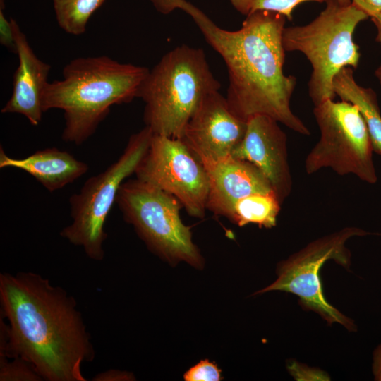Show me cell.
Here are the masks:
<instances>
[{
    "mask_svg": "<svg viewBox=\"0 0 381 381\" xmlns=\"http://www.w3.org/2000/svg\"><path fill=\"white\" fill-rule=\"evenodd\" d=\"M0 360L20 358L47 381H86L95 349L75 298L33 272L0 274Z\"/></svg>",
    "mask_w": 381,
    "mask_h": 381,
    "instance_id": "cell-1",
    "label": "cell"
},
{
    "mask_svg": "<svg viewBox=\"0 0 381 381\" xmlns=\"http://www.w3.org/2000/svg\"><path fill=\"white\" fill-rule=\"evenodd\" d=\"M188 15L226 65V99L235 115L246 121L255 115L268 116L298 133L310 135L290 107L296 78L283 70L284 16L258 11L246 16L240 29L231 31L217 26L196 6Z\"/></svg>",
    "mask_w": 381,
    "mask_h": 381,
    "instance_id": "cell-2",
    "label": "cell"
},
{
    "mask_svg": "<svg viewBox=\"0 0 381 381\" xmlns=\"http://www.w3.org/2000/svg\"><path fill=\"white\" fill-rule=\"evenodd\" d=\"M148 72L145 67L107 56L74 59L63 68L61 80L47 84L42 110H62V140L80 145L95 133L112 106L138 97Z\"/></svg>",
    "mask_w": 381,
    "mask_h": 381,
    "instance_id": "cell-3",
    "label": "cell"
},
{
    "mask_svg": "<svg viewBox=\"0 0 381 381\" xmlns=\"http://www.w3.org/2000/svg\"><path fill=\"white\" fill-rule=\"evenodd\" d=\"M220 87L202 49L176 47L149 70L140 87L145 126L154 134L181 138L202 101Z\"/></svg>",
    "mask_w": 381,
    "mask_h": 381,
    "instance_id": "cell-4",
    "label": "cell"
},
{
    "mask_svg": "<svg viewBox=\"0 0 381 381\" xmlns=\"http://www.w3.org/2000/svg\"><path fill=\"white\" fill-rule=\"evenodd\" d=\"M325 3V8L311 22L285 27L282 33L285 51L302 53L312 66L308 94L315 106L334 99L333 79L340 70L357 68L361 54L353 36L358 25L369 18L352 3Z\"/></svg>",
    "mask_w": 381,
    "mask_h": 381,
    "instance_id": "cell-5",
    "label": "cell"
},
{
    "mask_svg": "<svg viewBox=\"0 0 381 381\" xmlns=\"http://www.w3.org/2000/svg\"><path fill=\"white\" fill-rule=\"evenodd\" d=\"M153 134L145 126L131 135L119 157L104 171L90 177L80 191L69 198L72 221L62 229L60 236L81 247L92 260L101 261L104 257L106 219L116 202L120 187L135 174Z\"/></svg>",
    "mask_w": 381,
    "mask_h": 381,
    "instance_id": "cell-6",
    "label": "cell"
},
{
    "mask_svg": "<svg viewBox=\"0 0 381 381\" xmlns=\"http://www.w3.org/2000/svg\"><path fill=\"white\" fill-rule=\"evenodd\" d=\"M116 203L124 220L155 255L171 264L184 261L202 267L190 227L180 217L183 206L174 196L135 179L122 183Z\"/></svg>",
    "mask_w": 381,
    "mask_h": 381,
    "instance_id": "cell-7",
    "label": "cell"
},
{
    "mask_svg": "<svg viewBox=\"0 0 381 381\" xmlns=\"http://www.w3.org/2000/svg\"><path fill=\"white\" fill-rule=\"evenodd\" d=\"M313 114L320 137L306 158V173L331 168L339 175L353 174L368 183H376L373 147L358 107L346 101L327 99L315 106Z\"/></svg>",
    "mask_w": 381,
    "mask_h": 381,
    "instance_id": "cell-8",
    "label": "cell"
},
{
    "mask_svg": "<svg viewBox=\"0 0 381 381\" xmlns=\"http://www.w3.org/2000/svg\"><path fill=\"white\" fill-rule=\"evenodd\" d=\"M368 234L356 227H346L319 238L298 252L282 261L277 267V278L270 286L258 291H282L296 295L306 309L318 313L328 323L337 322L354 331L353 320L329 304L324 297L319 271L323 264L334 260L342 266H349V251L346 241L356 236Z\"/></svg>",
    "mask_w": 381,
    "mask_h": 381,
    "instance_id": "cell-9",
    "label": "cell"
},
{
    "mask_svg": "<svg viewBox=\"0 0 381 381\" xmlns=\"http://www.w3.org/2000/svg\"><path fill=\"white\" fill-rule=\"evenodd\" d=\"M135 174L174 196L189 215L204 217L209 190L207 174L182 139L153 134Z\"/></svg>",
    "mask_w": 381,
    "mask_h": 381,
    "instance_id": "cell-10",
    "label": "cell"
},
{
    "mask_svg": "<svg viewBox=\"0 0 381 381\" xmlns=\"http://www.w3.org/2000/svg\"><path fill=\"white\" fill-rule=\"evenodd\" d=\"M247 128L218 91L205 97L188 121L181 139L200 161H217L231 156Z\"/></svg>",
    "mask_w": 381,
    "mask_h": 381,
    "instance_id": "cell-11",
    "label": "cell"
},
{
    "mask_svg": "<svg viewBox=\"0 0 381 381\" xmlns=\"http://www.w3.org/2000/svg\"><path fill=\"white\" fill-rule=\"evenodd\" d=\"M231 156L256 166L270 183L281 204L292 189L288 159L287 137L274 119L255 115L247 121L241 142Z\"/></svg>",
    "mask_w": 381,
    "mask_h": 381,
    "instance_id": "cell-12",
    "label": "cell"
},
{
    "mask_svg": "<svg viewBox=\"0 0 381 381\" xmlns=\"http://www.w3.org/2000/svg\"><path fill=\"white\" fill-rule=\"evenodd\" d=\"M201 162L209 183L206 208L216 215L230 220L240 199L257 193H274L265 176L248 161L231 156Z\"/></svg>",
    "mask_w": 381,
    "mask_h": 381,
    "instance_id": "cell-13",
    "label": "cell"
},
{
    "mask_svg": "<svg viewBox=\"0 0 381 381\" xmlns=\"http://www.w3.org/2000/svg\"><path fill=\"white\" fill-rule=\"evenodd\" d=\"M10 19L19 64L13 76L12 95L1 111L21 114L32 126H37L44 113L42 97L51 66L37 56L17 22Z\"/></svg>",
    "mask_w": 381,
    "mask_h": 381,
    "instance_id": "cell-14",
    "label": "cell"
},
{
    "mask_svg": "<svg viewBox=\"0 0 381 381\" xmlns=\"http://www.w3.org/2000/svg\"><path fill=\"white\" fill-rule=\"evenodd\" d=\"M8 167L27 172L49 192L63 188L89 170L87 164L56 147L37 150L23 158H13L1 146L0 168Z\"/></svg>",
    "mask_w": 381,
    "mask_h": 381,
    "instance_id": "cell-15",
    "label": "cell"
},
{
    "mask_svg": "<svg viewBox=\"0 0 381 381\" xmlns=\"http://www.w3.org/2000/svg\"><path fill=\"white\" fill-rule=\"evenodd\" d=\"M333 89L341 100L358 107L367 125L373 150L381 155V114L375 91L360 85L351 67L342 68L334 76Z\"/></svg>",
    "mask_w": 381,
    "mask_h": 381,
    "instance_id": "cell-16",
    "label": "cell"
},
{
    "mask_svg": "<svg viewBox=\"0 0 381 381\" xmlns=\"http://www.w3.org/2000/svg\"><path fill=\"white\" fill-rule=\"evenodd\" d=\"M281 205L273 193H253L236 202L230 221L239 226L255 224L260 227L272 228L277 224Z\"/></svg>",
    "mask_w": 381,
    "mask_h": 381,
    "instance_id": "cell-17",
    "label": "cell"
},
{
    "mask_svg": "<svg viewBox=\"0 0 381 381\" xmlns=\"http://www.w3.org/2000/svg\"><path fill=\"white\" fill-rule=\"evenodd\" d=\"M106 0H52L59 26L66 32L80 35L87 22Z\"/></svg>",
    "mask_w": 381,
    "mask_h": 381,
    "instance_id": "cell-18",
    "label": "cell"
},
{
    "mask_svg": "<svg viewBox=\"0 0 381 381\" xmlns=\"http://www.w3.org/2000/svg\"><path fill=\"white\" fill-rule=\"evenodd\" d=\"M325 0H230L233 7L240 13L248 16L258 11H269L282 14L288 20L293 19V11L305 2L323 3Z\"/></svg>",
    "mask_w": 381,
    "mask_h": 381,
    "instance_id": "cell-19",
    "label": "cell"
},
{
    "mask_svg": "<svg viewBox=\"0 0 381 381\" xmlns=\"http://www.w3.org/2000/svg\"><path fill=\"white\" fill-rule=\"evenodd\" d=\"M34 368L20 358L0 360V381H42Z\"/></svg>",
    "mask_w": 381,
    "mask_h": 381,
    "instance_id": "cell-20",
    "label": "cell"
},
{
    "mask_svg": "<svg viewBox=\"0 0 381 381\" xmlns=\"http://www.w3.org/2000/svg\"><path fill=\"white\" fill-rule=\"evenodd\" d=\"M183 379L186 381H219L222 377L217 364L205 359L189 368L184 373Z\"/></svg>",
    "mask_w": 381,
    "mask_h": 381,
    "instance_id": "cell-21",
    "label": "cell"
},
{
    "mask_svg": "<svg viewBox=\"0 0 381 381\" xmlns=\"http://www.w3.org/2000/svg\"><path fill=\"white\" fill-rule=\"evenodd\" d=\"M289 372L296 380H329L325 372L293 361L287 366Z\"/></svg>",
    "mask_w": 381,
    "mask_h": 381,
    "instance_id": "cell-22",
    "label": "cell"
},
{
    "mask_svg": "<svg viewBox=\"0 0 381 381\" xmlns=\"http://www.w3.org/2000/svg\"><path fill=\"white\" fill-rule=\"evenodd\" d=\"M0 43L10 52L16 54L17 49L11 19L4 13V0H1L0 8Z\"/></svg>",
    "mask_w": 381,
    "mask_h": 381,
    "instance_id": "cell-23",
    "label": "cell"
},
{
    "mask_svg": "<svg viewBox=\"0 0 381 381\" xmlns=\"http://www.w3.org/2000/svg\"><path fill=\"white\" fill-rule=\"evenodd\" d=\"M92 381H132L135 377L132 373L117 369H109L95 375Z\"/></svg>",
    "mask_w": 381,
    "mask_h": 381,
    "instance_id": "cell-24",
    "label": "cell"
},
{
    "mask_svg": "<svg viewBox=\"0 0 381 381\" xmlns=\"http://www.w3.org/2000/svg\"><path fill=\"white\" fill-rule=\"evenodd\" d=\"M351 3L370 18L381 13V0H351Z\"/></svg>",
    "mask_w": 381,
    "mask_h": 381,
    "instance_id": "cell-25",
    "label": "cell"
},
{
    "mask_svg": "<svg viewBox=\"0 0 381 381\" xmlns=\"http://www.w3.org/2000/svg\"><path fill=\"white\" fill-rule=\"evenodd\" d=\"M372 370L375 380L381 381V344L373 351Z\"/></svg>",
    "mask_w": 381,
    "mask_h": 381,
    "instance_id": "cell-26",
    "label": "cell"
},
{
    "mask_svg": "<svg viewBox=\"0 0 381 381\" xmlns=\"http://www.w3.org/2000/svg\"><path fill=\"white\" fill-rule=\"evenodd\" d=\"M370 18H371L372 22L374 23L377 30V35H376L375 40L377 42L381 45V13H378L377 15Z\"/></svg>",
    "mask_w": 381,
    "mask_h": 381,
    "instance_id": "cell-27",
    "label": "cell"
},
{
    "mask_svg": "<svg viewBox=\"0 0 381 381\" xmlns=\"http://www.w3.org/2000/svg\"><path fill=\"white\" fill-rule=\"evenodd\" d=\"M375 75L379 83L381 85V64L375 71Z\"/></svg>",
    "mask_w": 381,
    "mask_h": 381,
    "instance_id": "cell-28",
    "label": "cell"
},
{
    "mask_svg": "<svg viewBox=\"0 0 381 381\" xmlns=\"http://www.w3.org/2000/svg\"><path fill=\"white\" fill-rule=\"evenodd\" d=\"M337 1L343 6H347L351 4V0H337Z\"/></svg>",
    "mask_w": 381,
    "mask_h": 381,
    "instance_id": "cell-29",
    "label": "cell"
}]
</instances>
